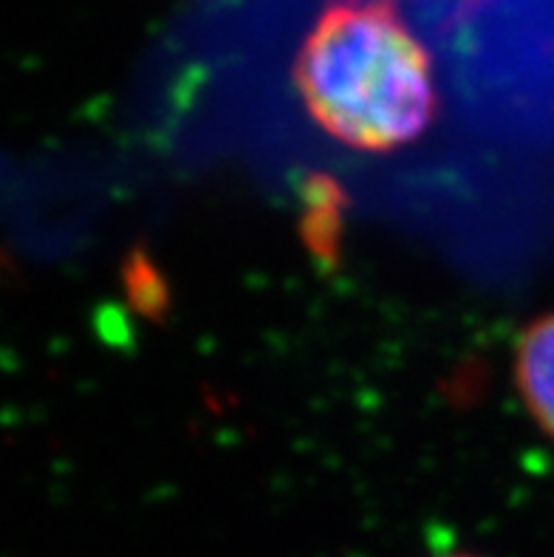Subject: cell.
I'll return each mask as SVG.
<instances>
[{"instance_id":"3957f363","label":"cell","mask_w":554,"mask_h":557,"mask_svg":"<svg viewBox=\"0 0 554 557\" xmlns=\"http://www.w3.org/2000/svg\"><path fill=\"white\" fill-rule=\"evenodd\" d=\"M337 187L331 182H315V190H309V210H306V238L317 258L331 261L334 247H337V226H340V205H337Z\"/></svg>"},{"instance_id":"6da1fadb","label":"cell","mask_w":554,"mask_h":557,"mask_svg":"<svg viewBox=\"0 0 554 557\" xmlns=\"http://www.w3.org/2000/svg\"><path fill=\"white\" fill-rule=\"evenodd\" d=\"M295 91L315 125L366 153L414 145L435 120L433 63L396 0H331L297 49Z\"/></svg>"},{"instance_id":"7a4b0ae2","label":"cell","mask_w":554,"mask_h":557,"mask_svg":"<svg viewBox=\"0 0 554 557\" xmlns=\"http://www.w3.org/2000/svg\"><path fill=\"white\" fill-rule=\"evenodd\" d=\"M515 382L538 428L554 438V311L532 320L520 332L515 346Z\"/></svg>"},{"instance_id":"277c9868","label":"cell","mask_w":554,"mask_h":557,"mask_svg":"<svg viewBox=\"0 0 554 557\" xmlns=\"http://www.w3.org/2000/svg\"><path fill=\"white\" fill-rule=\"evenodd\" d=\"M444 557H478V555H467V552H458V555H444Z\"/></svg>"}]
</instances>
